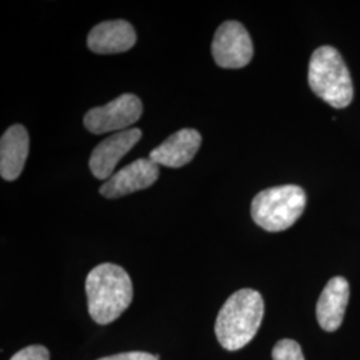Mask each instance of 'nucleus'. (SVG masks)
<instances>
[{
	"label": "nucleus",
	"instance_id": "obj_3",
	"mask_svg": "<svg viewBox=\"0 0 360 360\" xmlns=\"http://www.w3.org/2000/svg\"><path fill=\"white\" fill-rule=\"evenodd\" d=\"M309 84L316 96L334 108H345L352 102L354 87L347 65L331 46H322L311 55Z\"/></svg>",
	"mask_w": 360,
	"mask_h": 360
},
{
	"label": "nucleus",
	"instance_id": "obj_8",
	"mask_svg": "<svg viewBox=\"0 0 360 360\" xmlns=\"http://www.w3.org/2000/svg\"><path fill=\"white\" fill-rule=\"evenodd\" d=\"M159 178V166L150 158H141L105 180L99 193L107 199L122 198L151 187Z\"/></svg>",
	"mask_w": 360,
	"mask_h": 360
},
{
	"label": "nucleus",
	"instance_id": "obj_1",
	"mask_svg": "<svg viewBox=\"0 0 360 360\" xmlns=\"http://www.w3.org/2000/svg\"><path fill=\"white\" fill-rule=\"evenodd\" d=\"M89 314L98 324H110L129 309L134 287L127 271L117 264L103 263L90 271L86 279Z\"/></svg>",
	"mask_w": 360,
	"mask_h": 360
},
{
	"label": "nucleus",
	"instance_id": "obj_6",
	"mask_svg": "<svg viewBox=\"0 0 360 360\" xmlns=\"http://www.w3.org/2000/svg\"><path fill=\"white\" fill-rule=\"evenodd\" d=\"M211 51L219 67L242 68L251 62L254 56V44L243 25L229 20L217 30Z\"/></svg>",
	"mask_w": 360,
	"mask_h": 360
},
{
	"label": "nucleus",
	"instance_id": "obj_9",
	"mask_svg": "<svg viewBox=\"0 0 360 360\" xmlns=\"http://www.w3.org/2000/svg\"><path fill=\"white\" fill-rule=\"evenodd\" d=\"M202 144L200 134L193 129H183L150 153V159L158 166L180 168L188 165Z\"/></svg>",
	"mask_w": 360,
	"mask_h": 360
},
{
	"label": "nucleus",
	"instance_id": "obj_12",
	"mask_svg": "<svg viewBox=\"0 0 360 360\" xmlns=\"http://www.w3.org/2000/svg\"><path fill=\"white\" fill-rule=\"evenodd\" d=\"M30 148L28 132L22 124H13L0 141V175L4 180H16L26 165Z\"/></svg>",
	"mask_w": 360,
	"mask_h": 360
},
{
	"label": "nucleus",
	"instance_id": "obj_10",
	"mask_svg": "<svg viewBox=\"0 0 360 360\" xmlns=\"http://www.w3.org/2000/svg\"><path fill=\"white\" fill-rule=\"evenodd\" d=\"M135 43L136 32L134 27L122 19L99 23L91 30L87 38L91 51L102 55L129 51Z\"/></svg>",
	"mask_w": 360,
	"mask_h": 360
},
{
	"label": "nucleus",
	"instance_id": "obj_11",
	"mask_svg": "<svg viewBox=\"0 0 360 360\" xmlns=\"http://www.w3.org/2000/svg\"><path fill=\"white\" fill-rule=\"evenodd\" d=\"M349 300V284L342 276H335L324 290L316 304V318L324 331H336L345 319Z\"/></svg>",
	"mask_w": 360,
	"mask_h": 360
},
{
	"label": "nucleus",
	"instance_id": "obj_2",
	"mask_svg": "<svg viewBox=\"0 0 360 360\" xmlns=\"http://www.w3.org/2000/svg\"><path fill=\"white\" fill-rule=\"evenodd\" d=\"M264 302L251 288L232 294L220 309L215 322V334L220 346L238 351L247 346L257 335L263 322Z\"/></svg>",
	"mask_w": 360,
	"mask_h": 360
},
{
	"label": "nucleus",
	"instance_id": "obj_13",
	"mask_svg": "<svg viewBox=\"0 0 360 360\" xmlns=\"http://www.w3.org/2000/svg\"><path fill=\"white\" fill-rule=\"evenodd\" d=\"M274 360H306L300 345L292 339H282L272 348Z\"/></svg>",
	"mask_w": 360,
	"mask_h": 360
},
{
	"label": "nucleus",
	"instance_id": "obj_7",
	"mask_svg": "<svg viewBox=\"0 0 360 360\" xmlns=\"http://www.w3.org/2000/svg\"><path fill=\"white\" fill-rule=\"evenodd\" d=\"M142 131L129 129L105 138L91 153L90 169L92 175L99 180H108L115 171L117 163L124 155L141 141Z\"/></svg>",
	"mask_w": 360,
	"mask_h": 360
},
{
	"label": "nucleus",
	"instance_id": "obj_14",
	"mask_svg": "<svg viewBox=\"0 0 360 360\" xmlns=\"http://www.w3.org/2000/svg\"><path fill=\"white\" fill-rule=\"evenodd\" d=\"M10 360H50V352L43 346H28L16 352Z\"/></svg>",
	"mask_w": 360,
	"mask_h": 360
},
{
	"label": "nucleus",
	"instance_id": "obj_4",
	"mask_svg": "<svg viewBox=\"0 0 360 360\" xmlns=\"http://www.w3.org/2000/svg\"><path fill=\"white\" fill-rule=\"evenodd\" d=\"M306 205L307 198L302 187L294 184L271 187L254 198L251 217L266 231H284L302 217Z\"/></svg>",
	"mask_w": 360,
	"mask_h": 360
},
{
	"label": "nucleus",
	"instance_id": "obj_15",
	"mask_svg": "<svg viewBox=\"0 0 360 360\" xmlns=\"http://www.w3.org/2000/svg\"><path fill=\"white\" fill-rule=\"evenodd\" d=\"M96 360H159V355H153L144 351H131V352H122L111 356H104Z\"/></svg>",
	"mask_w": 360,
	"mask_h": 360
},
{
	"label": "nucleus",
	"instance_id": "obj_5",
	"mask_svg": "<svg viewBox=\"0 0 360 360\" xmlns=\"http://www.w3.org/2000/svg\"><path fill=\"white\" fill-rule=\"evenodd\" d=\"M142 114L141 99L134 94H123L105 105L91 108L84 115V126L95 135L122 132L136 123Z\"/></svg>",
	"mask_w": 360,
	"mask_h": 360
}]
</instances>
